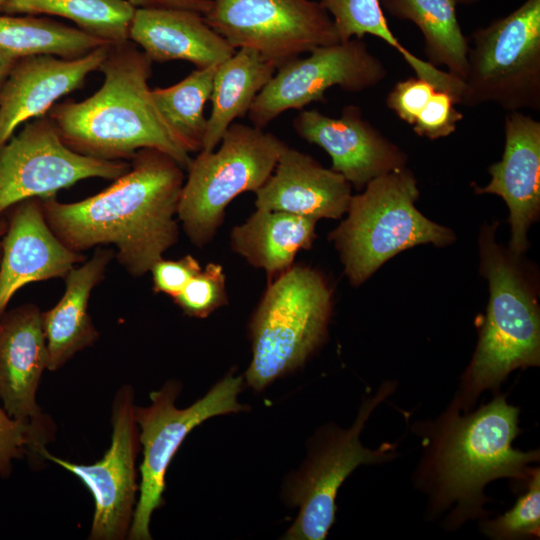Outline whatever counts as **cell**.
Listing matches in <instances>:
<instances>
[{
	"label": "cell",
	"mask_w": 540,
	"mask_h": 540,
	"mask_svg": "<svg viewBox=\"0 0 540 540\" xmlns=\"http://www.w3.org/2000/svg\"><path fill=\"white\" fill-rule=\"evenodd\" d=\"M130 169L101 192L62 203L42 200L44 217L57 238L83 253L114 246L119 264L141 277L163 258L179 238L178 203L183 168L166 153L144 148L131 158Z\"/></svg>",
	"instance_id": "6da1fadb"
},
{
	"label": "cell",
	"mask_w": 540,
	"mask_h": 540,
	"mask_svg": "<svg viewBox=\"0 0 540 540\" xmlns=\"http://www.w3.org/2000/svg\"><path fill=\"white\" fill-rule=\"evenodd\" d=\"M152 61L132 42L110 44L99 67L103 85L85 100L52 106L47 115L63 142L82 155L131 159L160 150L187 170L192 158L157 109L148 85Z\"/></svg>",
	"instance_id": "7a4b0ae2"
},
{
	"label": "cell",
	"mask_w": 540,
	"mask_h": 540,
	"mask_svg": "<svg viewBox=\"0 0 540 540\" xmlns=\"http://www.w3.org/2000/svg\"><path fill=\"white\" fill-rule=\"evenodd\" d=\"M451 405L431 426L429 448L422 476L432 496L433 507L458 504L452 522H462L482 512L483 490L492 480H528L539 460V451L523 452L513 447L520 432L519 408L499 395L478 410L461 416Z\"/></svg>",
	"instance_id": "3957f363"
},
{
	"label": "cell",
	"mask_w": 540,
	"mask_h": 540,
	"mask_svg": "<svg viewBox=\"0 0 540 540\" xmlns=\"http://www.w3.org/2000/svg\"><path fill=\"white\" fill-rule=\"evenodd\" d=\"M494 237L493 225L483 229L479 239L489 302L475 353L452 403L466 412L484 390L497 389L510 372L540 362L537 297L516 255L500 247Z\"/></svg>",
	"instance_id": "277c9868"
},
{
	"label": "cell",
	"mask_w": 540,
	"mask_h": 540,
	"mask_svg": "<svg viewBox=\"0 0 540 540\" xmlns=\"http://www.w3.org/2000/svg\"><path fill=\"white\" fill-rule=\"evenodd\" d=\"M351 197L346 218L330 233L344 273L360 286L387 260L419 244L446 246L454 233L415 206L417 181L406 167L372 179Z\"/></svg>",
	"instance_id": "5b68a950"
},
{
	"label": "cell",
	"mask_w": 540,
	"mask_h": 540,
	"mask_svg": "<svg viewBox=\"0 0 540 540\" xmlns=\"http://www.w3.org/2000/svg\"><path fill=\"white\" fill-rule=\"evenodd\" d=\"M331 311V289L315 269L293 265L270 281L249 322L248 386L261 391L301 367L324 342Z\"/></svg>",
	"instance_id": "8992f818"
},
{
	"label": "cell",
	"mask_w": 540,
	"mask_h": 540,
	"mask_svg": "<svg viewBox=\"0 0 540 540\" xmlns=\"http://www.w3.org/2000/svg\"><path fill=\"white\" fill-rule=\"evenodd\" d=\"M219 144L192 159L178 203L177 218L200 248L215 237L228 204L244 192L258 190L287 147L274 134L241 123H232Z\"/></svg>",
	"instance_id": "52a82bcc"
},
{
	"label": "cell",
	"mask_w": 540,
	"mask_h": 540,
	"mask_svg": "<svg viewBox=\"0 0 540 540\" xmlns=\"http://www.w3.org/2000/svg\"><path fill=\"white\" fill-rule=\"evenodd\" d=\"M460 105L540 109V0H526L471 35Z\"/></svg>",
	"instance_id": "ba28073f"
},
{
	"label": "cell",
	"mask_w": 540,
	"mask_h": 540,
	"mask_svg": "<svg viewBox=\"0 0 540 540\" xmlns=\"http://www.w3.org/2000/svg\"><path fill=\"white\" fill-rule=\"evenodd\" d=\"M243 377L229 372L206 395L186 408H178L175 401L181 383L171 380L150 394L151 404L135 406L134 415L143 450L139 467L141 481L128 539L150 540V521L153 512L163 503L165 475L170 462L187 435L204 421L219 415L246 410L238 395Z\"/></svg>",
	"instance_id": "9c48e42d"
},
{
	"label": "cell",
	"mask_w": 540,
	"mask_h": 540,
	"mask_svg": "<svg viewBox=\"0 0 540 540\" xmlns=\"http://www.w3.org/2000/svg\"><path fill=\"white\" fill-rule=\"evenodd\" d=\"M394 386L384 383L374 396L366 399L351 428L328 433L288 481L287 499L299 511L284 539H325L335 522L337 492L346 478L362 464L393 458L396 444L382 443L372 450L362 445L360 434L370 414L392 393Z\"/></svg>",
	"instance_id": "30bf717a"
},
{
	"label": "cell",
	"mask_w": 540,
	"mask_h": 540,
	"mask_svg": "<svg viewBox=\"0 0 540 540\" xmlns=\"http://www.w3.org/2000/svg\"><path fill=\"white\" fill-rule=\"evenodd\" d=\"M206 23L236 50L250 48L277 68L300 54L340 42L321 2L212 0Z\"/></svg>",
	"instance_id": "8fae6325"
},
{
	"label": "cell",
	"mask_w": 540,
	"mask_h": 540,
	"mask_svg": "<svg viewBox=\"0 0 540 540\" xmlns=\"http://www.w3.org/2000/svg\"><path fill=\"white\" fill-rule=\"evenodd\" d=\"M124 160L75 152L48 115L28 121L0 150V218L15 204L41 200L88 178L115 180L130 169Z\"/></svg>",
	"instance_id": "7c38bea8"
},
{
	"label": "cell",
	"mask_w": 540,
	"mask_h": 540,
	"mask_svg": "<svg viewBox=\"0 0 540 540\" xmlns=\"http://www.w3.org/2000/svg\"><path fill=\"white\" fill-rule=\"evenodd\" d=\"M387 76L383 62L359 38L313 49L277 68L253 101L248 117L264 129L288 110H302L313 102H325L334 86L358 93L378 85Z\"/></svg>",
	"instance_id": "4fadbf2b"
},
{
	"label": "cell",
	"mask_w": 540,
	"mask_h": 540,
	"mask_svg": "<svg viewBox=\"0 0 540 540\" xmlns=\"http://www.w3.org/2000/svg\"><path fill=\"white\" fill-rule=\"evenodd\" d=\"M134 391L123 385L112 406L111 445L103 457L92 464L73 463L41 451V458L54 462L75 475L90 491L95 510L89 539L128 538L135 507L139 453V431L134 415Z\"/></svg>",
	"instance_id": "5bb4252c"
},
{
	"label": "cell",
	"mask_w": 540,
	"mask_h": 540,
	"mask_svg": "<svg viewBox=\"0 0 540 540\" xmlns=\"http://www.w3.org/2000/svg\"><path fill=\"white\" fill-rule=\"evenodd\" d=\"M293 128L302 139L325 150L332 160L331 169L357 189L406 167L407 155L364 119L357 106L344 107L339 117L302 109Z\"/></svg>",
	"instance_id": "9a60e30c"
},
{
	"label": "cell",
	"mask_w": 540,
	"mask_h": 540,
	"mask_svg": "<svg viewBox=\"0 0 540 540\" xmlns=\"http://www.w3.org/2000/svg\"><path fill=\"white\" fill-rule=\"evenodd\" d=\"M1 238L0 319L15 293L32 282L65 276L86 256L66 247L53 233L42 200L30 198L9 209Z\"/></svg>",
	"instance_id": "2e32d148"
},
{
	"label": "cell",
	"mask_w": 540,
	"mask_h": 540,
	"mask_svg": "<svg viewBox=\"0 0 540 540\" xmlns=\"http://www.w3.org/2000/svg\"><path fill=\"white\" fill-rule=\"evenodd\" d=\"M108 46L75 59L53 55L18 59L0 92V150L20 125L46 115L57 100L82 87L99 69Z\"/></svg>",
	"instance_id": "e0dca14e"
},
{
	"label": "cell",
	"mask_w": 540,
	"mask_h": 540,
	"mask_svg": "<svg viewBox=\"0 0 540 540\" xmlns=\"http://www.w3.org/2000/svg\"><path fill=\"white\" fill-rule=\"evenodd\" d=\"M41 310L33 303L6 311L0 319V399L14 419L54 432L36 400L48 351Z\"/></svg>",
	"instance_id": "ac0fdd59"
},
{
	"label": "cell",
	"mask_w": 540,
	"mask_h": 540,
	"mask_svg": "<svg viewBox=\"0 0 540 540\" xmlns=\"http://www.w3.org/2000/svg\"><path fill=\"white\" fill-rule=\"evenodd\" d=\"M504 133L502 159L489 167V184L475 191L496 194L506 202L509 251L518 256L528 248V230L540 213V122L512 111L505 117Z\"/></svg>",
	"instance_id": "d6986e66"
},
{
	"label": "cell",
	"mask_w": 540,
	"mask_h": 540,
	"mask_svg": "<svg viewBox=\"0 0 540 540\" xmlns=\"http://www.w3.org/2000/svg\"><path fill=\"white\" fill-rule=\"evenodd\" d=\"M255 208L319 220L346 213L351 184L340 173L288 145L267 181L255 192Z\"/></svg>",
	"instance_id": "ffe728a7"
},
{
	"label": "cell",
	"mask_w": 540,
	"mask_h": 540,
	"mask_svg": "<svg viewBox=\"0 0 540 540\" xmlns=\"http://www.w3.org/2000/svg\"><path fill=\"white\" fill-rule=\"evenodd\" d=\"M129 40L152 62L182 60L197 68L219 65L236 51L202 14L185 9L136 8Z\"/></svg>",
	"instance_id": "44dd1931"
},
{
	"label": "cell",
	"mask_w": 540,
	"mask_h": 540,
	"mask_svg": "<svg viewBox=\"0 0 540 540\" xmlns=\"http://www.w3.org/2000/svg\"><path fill=\"white\" fill-rule=\"evenodd\" d=\"M114 257L113 248L97 247L90 259L65 276V291L58 303L41 312L49 371L60 369L76 353L98 340L100 334L89 315L88 304L93 289L104 279Z\"/></svg>",
	"instance_id": "7402d4cb"
},
{
	"label": "cell",
	"mask_w": 540,
	"mask_h": 540,
	"mask_svg": "<svg viewBox=\"0 0 540 540\" xmlns=\"http://www.w3.org/2000/svg\"><path fill=\"white\" fill-rule=\"evenodd\" d=\"M316 222L287 212L256 209L233 227L230 246L248 264L264 270L270 282L293 266L299 251L312 247Z\"/></svg>",
	"instance_id": "603a6c76"
},
{
	"label": "cell",
	"mask_w": 540,
	"mask_h": 540,
	"mask_svg": "<svg viewBox=\"0 0 540 540\" xmlns=\"http://www.w3.org/2000/svg\"><path fill=\"white\" fill-rule=\"evenodd\" d=\"M276 70L273 62L250 48L237 49L218 65L210 97L212 108L201 151L217 148L235 119L248 114L253 101Z\"/></svg>",
	"instance_id": "cb8c5ba5"
},
{
	"label": "cell",
	"mask_w": 540,
	"mask_h": 540,
	"mask_svg": "<svg viewBox=\"0 0 540 540\" xmlns=\"http://www.w3.org/2000/svg\"><path fill=\"white\" fill-rule=\"evenodd\" d=\"M394 17L412 21L421 31L431 65L445 66L463 81L468 70L469 39L463 34L455 0H379Z\"/></svg>",
	"instance_id": "d4e9b609"
},
{
	"label": "cell",
	"mask_w": 540,
	"mask_h": 540,
	"mask_svg": "<svg viewBox=\"0 0 540 540\" xmlns=\"http://www.w3.org/2000/svg\"><path fill=\"white\" fill-rule=\"evenodd\" d=\"M106 44L77 27L48 18L0 13V53L16 58L53 55L75 59Z\"/></svg>",
	"instance_id": "484cf974"
},
{
	"label": "cell",
	"mask_w": 540,
	"mask_h": 540,
	"mask_svg": "<svg viewBox=\"0 0 540 540\" xmlns=\"http://www.w3.org/2000/svg\"><path fill=\"white\" fill-rule=\"evenodd\" d=\"M135 11L128 0H7L1 13L63 17L110 45L129 41Z\"/></svg>",
	"instance_id": "4316f807"
},
{
	"label": "cell",
	"mask_w": 540,
	"mask_h": 540,
	"mask_svg": "<svg viewBox=\"0 0 540 540\" xmlns=\"http://www.w3.org/2000/svg\"><path fill=\"white\" fill-rule=\"evenodd\" d=\"M217 67L196 68L172 86L151 90L161 116L188 153L202 149L207 126L204 106L210 101Z\"/></svg>",
	"instance_id": "83f0119b"
},
{
	"label": "cell",
	"mask_w": 540,
	"mask_h": 540,
	"mask_svg": "<svg viewBox=\"0 0 540 540\" xmlns=\"http://www.w3.org/2000/svg\"><path fill=\"white\" fill-rule=\"evenodd\" d=\"M323 7L331 16L340 41L356 37L362 39L369 34L382 39L395 48L416 76L427 80L436 89L450 90L454 77L429 62L413 55L395 38L389 29L379 0H321Z\"/></svg>",
	"instance_id": "f1b7e54d"
},
{
	"label": "cell",
	"mask_w": 540,
	"mask_h": 540,
	"mask_svg": "<svg viewBox=\"0 0 540 540\" xmlns=\"http://www.w3.org/2000/svg\"><path fill=\"white\" fill-rule=\"evenodd\" d=\"M482 531L497 540L522 539L540 534V472L533 468L528 490L505 514L482 524Z\"/></svg>",
	"instance_id": "f546056e"
},
{
	"label": "cell",
	"mask_w": 540,
	"mask_h": 540,
	"mask_svg": "<svg viewBox=\"0 0 540 540\" xmlns=\"http://www.w3.org/2000/svg\"><path fill=\"white\" fill-rule=\"evenodd\" d=\"M53 436L52 431L12 418L0 406V477L10 475L14 460L41 461V451Z\"/></svg>",
	"instance_id": "4dcf8cb0"
},
{
	"label": "cell",
	"mask_w": 540,
	"mask_h": 540,
	"mask_svg": "<svg viewBox=\"0 0 540 540\" xmlns=\"http://www.w3.org/2000/svg\"><path fill=\"white\" fill-rule=\"evenodd\" d=\"M189 317L204 319L228 304L226 276L220 264L210 262L173 298Z\"/></svg>",
	"instance_id": "1f68e13d"
},
{
	"label": "cell",
	"mask_w": 540,
	"mask_h": 540,
	"mask_svg": "<svg viewBox=\"0 0 540 540\" xmlns=\"http://www.w3.org/2000/svg\"><path fill=\"white\" fill-rule=\"evenodd\" d=\"M456 104L450 93L436 90L415 119L412 125L414 132L430 140L449 136L463 118Z\"/></svg>",
	"instance_id": "d6a6232c"
},
{
	"label": "cell",
	"mask_w": 540,
	"mask_h": 540,
	"mask_svg": "<svg viewBox=\"0 0 540 540\" xmlns=\"http://www.w3.org/2000/svg\"><path fill=\"white\" fill-rule=\"evenodd\" d=\"M436 87L417 76L398 81L386 97V105L399 119L413 125Z\"/></svg>",
	"instance_id": "836d02e7"
},
{
	"label": "cell",
	"mask_w": 540,
	"mask_h": 540,
	"mask_svg": "<svg viewBox=\"0 0 540 540\" xmlns=\"http://www.w3.org/2000/svg\"><path fill=\"white\" fill-rule=\"evenodd\" d=\"M201 269L199 261L192 255L177 260L161 258L149 271L152 274L153 291L173 299Z\"/></svg>",
	"instance_id": "e575fe53"
},
{
	"label": "cell",
	"mask_w": 540,
	"mask_h": 540,
	"mask_svg": "<svg viewBox=\"0 0 540 540\" xmlns=\"http://www.w3.org/2000/svg\"><path fill=\"white\" fill-rule=\"evenodd\" d=\"M136 8L185 9L205 15L212 0H128Z\"/></svg>",
	"instance_id": "d590c367"
},
{
	"label": "cell",
	"mask_w": 540,
	"mask_h": 540,
	"mask_svg": "<svg viewBox=\"0 0 540 540\" xmlns=\"http://www.w3.org/2000/svg\"><path fill=\"white\" fill-rule=\"evenodd\" d=\"M18 59L20 58L0 53V92Z\"/></svg>",
	"instance_id": "8d00e7d4"
},
{
	"label": "cell",
	"mask_w": 540,
	"mask_h": 540,
	"mask_svg": "<svg viewBox=\"0 0 540 540\" xmlns=\"http://www.w3.org/2000/svg\"><path fill=\"white\" fill-rule=\"evenodd\" d=\"M7 226H8V220L4 216H2L0 218V259H1V238L6 232Z\"/></svg>",
	"instance_id": "74e56055"
},
{
	"label": "cell",
	"mask_w": 540,
	"mask_h": 540,
	"mask_svg": "<svg viewBox=\"0 0 540 540\" xmlns=\"http://www.w3.org/2000/svg\"><path fill=\"white\" fill-rule=\"evenodd\" d=\"M457 4L470 5L478 2L479 0H455Z\"/></svg>",
	"instance_id": "f35d334b"
},
{
	"label": "cell",
	"mask_w": 540,
	"mask_h": 540,
	"mask_svg": "<svg viewBox=\"0 0 540 540\" xmlns=\"http://www.w3.org/2000/svg\"><path fill=\"white\" fill-rule=\"evenodd\" d=\"M7 0H0V13Z\"/></svg>",
	"instance_id": "ab89813d"
}]
</instances>
